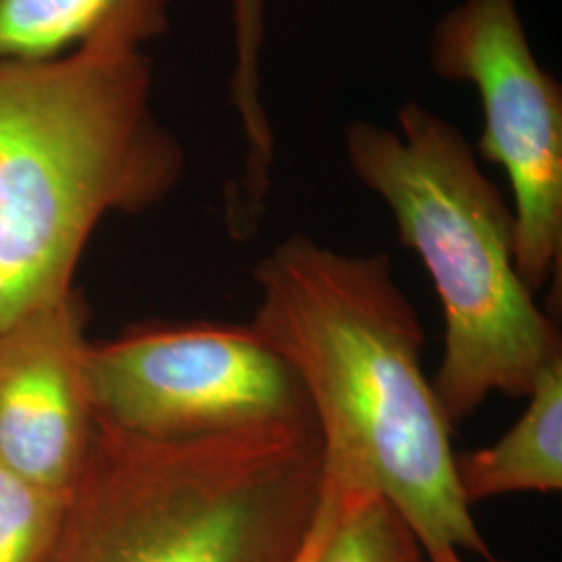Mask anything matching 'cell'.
Returning a JSON list of instances; mask_svg holds the SVG:
<instances>
[{
  "mask_svg": "<svg viewBox=\"0 0 562 562\" xmlns=\"http://www.w3.org/2000/svg\"><path fill=\"white\" fill-rule=\"evenodd\" d=\"M344 148L442 302L443 355L431 385L446 419L467 422L492 394L525 398L543 367L562 357L561 334L522 283L513 209L461 130L406 102L396 127L350 123Z\"/></svg>",
  "mask_w": 562,
  "mask_h": 562,
  "instance_id": "cell-3",
  "label": "cell"
},
{
  "mask_svg": "<svg viewBox=\"0 0 562 562\" xmlns=\"http://www.w3.org/2000/svg\"><path fill=\"white\" fill-rule=\"evenodd\" d=\"M527 408L501 440L457 454L454 467L467 503L506 494L562 490V357L533 383Z\"/></svg>",
  "mask_w": 562,
  "mask_h": 562,
  "instance_id": "cell-9",
  "label": "cell"
},
{
  "mask_svg": "<svg viewBox=\"0 0 562 562\" xmlns=\"http://www.w3.org/2000/svg\"><path fill=\"white\" fill-rule=\"evenodd\" d=\"M142 50L0 63V327L74 292L97 225L167 201L186 173Z\"/></svg>",
  "mask_w": 562,
  "mask_h": 562,
  "instance_id": "cell-2",
  "label": "cell"
},
{
  "mask_svg": "<svg viewBox=\"0 0 562 562\" xmlns=\"http://www.w3.org/2000/svg\"><path fill=\"white\" fill-rule=\"evenodd\" d=\"M336 515L317 562H427L398 510L378 492L329 480Z\"/></svg>",
  "mask_w": 562,
  "mask_h": 562,
  "instance_id": "cell-11",
  "label": "cell"
},
{
  "mask_svg": "<svg viewBox=\"0 0 562 562\" xmlns=\"http://www.w3.org/2000/svg\"><path fill=\"white\" fill-rule=\"evenodd\" d=\"M171 0H0V63L86 48L142 50L169 27Z\"/></svg>",
  "mask_w": 562,
  "mask_h": 562,
  "instance_id": "cell-8",
  "label": "cell"
},
{
  "mask_svg": "<svg viewBox=\"0 0 562 562\" xmlns=\"http://www.w3.org/2000/svg\"><path fill=\"white\" fill-rule=\"evenodd\" d=\"M334 515H336V492H334L331 483L327 482L325 475H323L322 503L317 508V517H315V522H313V527H311L306 540L302 543L301 552H299L294 562H317L323 542H325V538L329 533V527L334 522Z\"/></svg>",
  "mask_w": 562,
  "mask_h": 562,
  "instance_id": "cell-13",
  "label": "cell"
},
{
  "mask_svg": "<svg viewBox=\"0 0 562 562\" xmlns=\"http://www.w3.org/2000/svg\"><path fill=\"white\" fill-rule=\"evenodd\" d=\"M427 562H429V561H427Z\"/></svg>",
  "mask_w": 562,
  "mask_h": 562,
  "instance_id": "cell-15",
  "label": "cell"
},
{
  "mask_svg": "<svg viewBox=\"0 0 562 562\" xmlns=\"http://www.w3.org/2000/svg\"><path fill=\"white\" fill-rule=\"evenodd\" d=\"M252 331L301 380L323 473L392 504L429 562L494 561L454 467L452 425L423 371L422 322L385 252L294 234L255 265Z\"/></svg>",
  "mask_w": 562,
  "mask_h": 562,
  "instance_id": "cell-1",
  "label": "cell"
},
{
  "mask_svg": "<svg viewBox=\"0 0 562 562\" xmlns=\"http://www.w3.org/2000/svg\"><path fill=\"white\" fill-rule=\"evenodd\" d=\"M229 9L234 38L229 104L244 140L241 173L261 180L276 169V134L262 101L267 0H229Z\"/></svg>",
  "mask_w": 562,
  "mask_h": 562,
  "instance_id": "cell-10",
  "label": "cell"
},
{
  "mask_svg": "<svg viewBox=\"0 0 562 562\" xmlns=\"http://www.w3.org/2000/svg\"><path fill=\"white\" fill-rule=\"evenodd\" d=\"M438 78L473 86L482 104L477 150L513 192L515 262L538 294L561 290L562 86L536 59L517 0H461L434 27Z\"/></svg>",
  "mask_w": 562,
  "mask_h": 562,
  "instance_id": "cell-6",
  "label": "cell"
},
{
  "mask_svg": "<svg viewBox=\"0 0 562 562\" xmlns=\"http://www.w3.org/2000/svg\"><path fill=\"white\" fill-rule=\"evenodd\" d=\"M86 325L74 290L0 327V464L57 494L80 480L97 427Z\"/></svg>",
  "mask_w": 562,
  "mask_h": 562,
  "instance_id": "cell-7",
  "label": "cell"
},
{
  "mask_svg": "<svg viewBox=\"0 0 562 562\" xmlns=\"http://www.w3.org/2000/svg\"><path fill=\"white\" fill-rule=\"evenodd\" d=\"M450 562H467V561H464V559H462V557H459V559H454V561H450ZM487 562H501V561H496V559H494V561H487Z\"/></svg>",
  "mask_w": 562,
  "mask_h": 562,
  "instance_id": "cell-14",
  "label": "cell"
},
{
  "mask_svg": "<svg viewBox=\"0 0 562 562\" xmlns=\"http://www.w3.org/2000/svg\"><path fill=\"white\" fill-rule=\"evenodd\" d=\"M322 492L317 423L157 442L97 419L48 562H294Z\"/></svg>",
  "mask_w": 562,
  "mask_h": 562,
  "instance_id": "cell-4",
  "label": "cell"
},
{
  "mask_svg": "<svg viewBox=\"0 0 562 562\" xmlns=\"http://www.w3.org/2000/svg\"><path fill=\"white\" fill-rule=\"evenodd\" d=\"M67 498L0 464V562L50 561Z\"/></svg>",
  "mask_w": 562,
  "mask_h": 562,
  "instance_id": "cell-12",
  "label": "cell"
},
{
  "mask_svg": "<svg viewBox=\"0 0 562 562\" xmlns=\"http://www.w3.org/2000/svg\"><path fill=\"white\" fill-rule=\"evenodd\" d=\"M97 419L157 442L317 423L296 373L232 323H153L92 344Z\"/></svg>",
  "mask_w": 562,
  "mask_h": 562,
  "instance_id": "cell-5",
  "label": "cell"
}]
</instances>
